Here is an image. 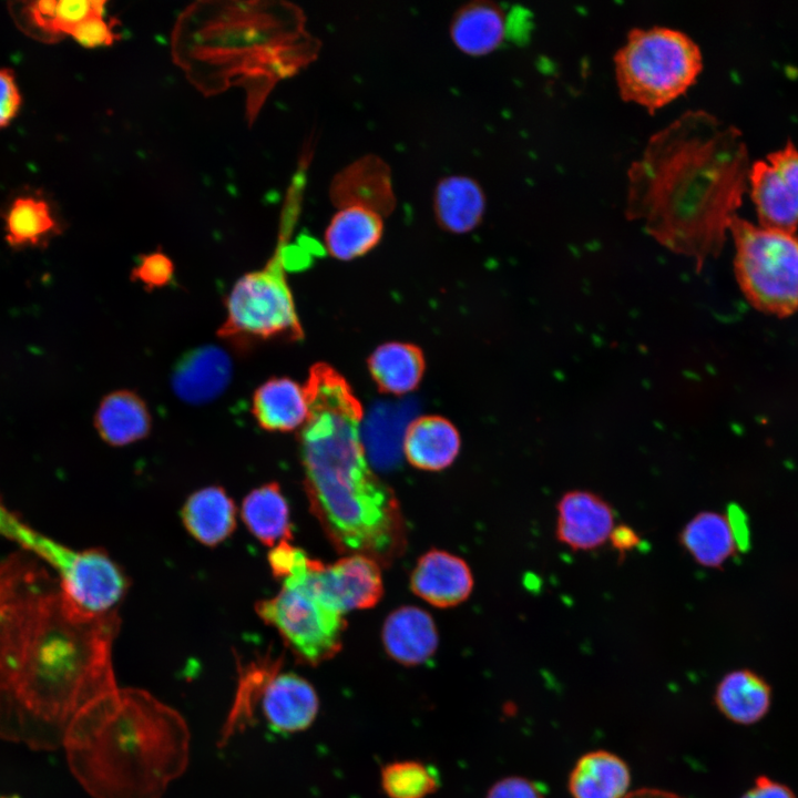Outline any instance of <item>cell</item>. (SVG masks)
Segmentation results:
<instances>
[{
  "label": "cell",
  "mask_w": 798,
  "mask_h": 798,
  "mask_svg": "<svg viewBox=\"0 0 798 798\" xmlns=\"http://www.w3.org/2000/svg\"><path fill=\"white\" fill-rule=\"evenodd\" d=\"M116 622L75 611L50 576L28 590L0 617V738L62 746L78 714L116 688Z\"/></svg>",
  "instance_id": "1"
},
{
  "label": "cell",
  "mask_w": 798,
  "mask_h": 798,
  "mask_svg": "<svg viewBox=\"0 0 798 798\" xmlns=\"http://www.w3.org/2000/svg\"><path fill=\"white\" fill-rule=\"evenodd\" d=\"M748 172L740 132L704 111H687L632 163L625 214L702 268L723 247Z\"/></svg>",
  "instance_id": "2"
},
{
  "label": "cell",
  "mask_w": 798,
  "mask_h": 798,
  "mask_svg": "<svg viewBox=\"0 0 798 798\" xmlns=\"http://www.w3.org/2000/svg\"><path fill=\"white\" fill-rule=\"evenodd\" d=\"M305 388L309 415L299 443L311 511L336 548L389 563L403 550V521L392 490L368 464L361 403L326 364L310 368Z\"/></svg>",
  "instance_id": "3"
},
{
  "label": "cell",
  "mask_w": 798,
  "mask_h": 798,
  "mask_svg": "<svg viewBox=\"0 0 798 798\" xmlns=\"http://www.w3.org/2000/svg\"><path fill=\"white\" fill-rule=\"evenodd\" d=\"M93 798H161L188 763L183 716L139 688H115L83 708L63 745Z\"/></svg>",
  "instance_id": "4"
},
{
  "label": "cell",
  "mask_w": 798,
  "mask_h": 798,
  "mask_svg": "<svg viewBox=\"0 0 798 798\" xmlns=\"http://www.w3.org/2000/svg\"><path fill=\"white\" fill-rule=\"evenodd\" d=\"M621 96L651 112L682 95L696 80L702 53L696 42L676 29L634 28L614 55Z\"/></svg>",
  "instance_id": "5"
},
{
  "label": "cell",
  "mask_w": 798,
  "mask_h": 798,
  "mask_svg": "<svg viewBox=\"0 0 798 798\" xmlns=\"http://www.w3.org/2000/svg\"><path fill=\"white\" fill-rule=\"evenodd\" d=\"M735 270L745 296L757 308L778 316L798 310V235L754 225L735 215Z\"/></svg>",
  "instance_id": "6"
},
{
  "label": "cell",
  "mask_w": 798,
  "mask_h": 798,
  "mask_svg": "<svg viewBox=\"0 0 798 798\" xmlns=\"http://www.w3.org/2000/svg\"><path fill=\"white\" fill-rule=\"evenodd\" d=\"M285 252L259 270L242 276L226 300V317L218 335L236 345L262 340L303 338L294 298L285 275Z\"/></svg>",
  "instance_id": "7"
},
{
  "label": "cell",
  "mask_w": 798,
  "mask_h": 798,
  "mask_svg": "<svg viewBox=\"0 0 798 798\" xmlns=\"http://www.w3.org/2000/svg\"><path fill=\"white\" fill-rule=\"evenodd\" d=\"M256 611L303 663L318 665L341 648L346 628L342 614L320 600L297 574L285 577L280 592L258 602Z\"/></svg>",
  "instance_id": "8"
},
{
  "label": "cell",
  "mask_w": 798,
  "mask_h": 798,
  "mask_svg": "<svg viewBox=\"0 0 798 798\" xmlns=\"http://www.w3.org/2000/svg\"><path fill=\"white\" fill-rule=\"evenodd\" d=\"M0 536L18 543L42 559L60 577L62 594L72 602L88 603L99 597L111 577L109 556L100 550L74 551L37 531L0 499Z\"/></svg>",
  "instance_id": "9"
},
{
  "label": "cell",
  "mask_w": 798,
  "mask_h": 798,
  "mask_svg": "<svg viewBox=\"0 0 798 798\" xmlns=\"http://www.w3.org/2000/svg\"><path fill=\"white\" fill-rule=\"evenodd\" d=\"M291 574L299 575L309 590L341 614L375 606L383 592L379 563L364 554L352 553L324 564L304 553Z\"/></svg>",
  "instance_id": "10"
},
{
  "label": "cell",
  "mask_w": 798,
  "mask_h": 798,
  "mask_svg": "<svg viewBox=\"0 0 798 798\" xmlns=\"http://www.w3.org/2000/svg\"><path fill=\"white\" fill-rule=\"evenodd\" d=\"M750 194L761 226L798 227V146L791 141L756 161L748 172Z\"/></svg>",
  "instance_id": "11"
},
{
  "label": "cell",
  "mask_w": 798,
  "mask_h": 798,
  "mask_svg": "<svg viewBox=\"0 0 798 798\" xmlns=\"http://www.w3.org/2000/svg\"><path fill=\"white\" fill-rule=\"evenodd\" d=\"M615 526L612 507L587 490L565 492L556 504V540L573 551H591L610 540Z\"/></svg>",
  "instance_id": "12"
},
{
  "label": "cell",
  "mask_w": 798,
  "mask_h": 798,
  "mask_svg": "<svg viewBox=\"0 0 798 798\" xmlns=\"http://www.w3.org/2000/svg\"><path fill=\"white\" fill-rule=\"evenodd\" d=\"M259 703L270 728L280 734L307 729L319 712L316 689L295 673L276 672L267 681Z\"/></svg>",
  "instance_id": "13"
},
{
  "label": "cell",
  "mask_w": 798,
  "mask_h": 798,
  "mask_svg": "<svg viewBox=\"0 0 798 798\" xmlns=\"http://www.w3.org/2000/svg\"><path fill=\"white\" fill-rule=\"evenodd\" d=\"M329 194L337 208L359 205L382 216L396 205L390 168L375 155L358 158L340 171L330 184Z\"/></svg>",
  "instance_id": "14"
},
{
  "label": "cell",
  "mask_w": 798,
  "mask_h": 798,
  "mask_svg": "<svg viewBox=\"0 0 798 798\" xmlns=\"http://www.w3.org/2000/svg\"><path fill=\"white\" fill-rule=\"evenodd\" d=\"M231 377L229 356L219 347L201 346L177 361L171 385L180 399L192 405H202L221 396Z\"/></svg>",
  "instance_id": "15"
},
{
  "label": "cell",
  "mask_w": 798,
  "mask_h": 798,
  "mask_svg": "<svg viewBox=\"0 0 798 798\" xmlns=\"http://www.w3.org/2000/svg\"><path fill=\"white\" fill-rule=\"evenodd\" d=\"M413 593L438 607H450L467 600L473 587L468 564L446 551L431 550L417 562L411 573Z\"/></svg>",
  "instance_id": "16"
},
{
  "label": "cell",
  "mask_w": 798,
  "mask_h": 798,
  "mask_svg": "<svg viewBox=\"0 0 798 798\" xmlns=\"http://www.w3.org/2000/svg\"><path fill=\"white\" fill-rule=\"evenodd\" d=\"M438 632L432 617L415 606L393 611L382 627V643L387 654L405 666L427 662L438 647Z\"/></svg>",
  "instance_id": "17"
},
{
  "label": "cell",
  "mask_w": 798,
  "mask_h": 798,
  "mask_svg": "<svg viewBox=\"0 0 798 798\" xmlns=\"http://www.w3.org/2000/svg\"><path fill=\"white\" fill-rule=\"evenodd\" d=\"M505 33V13L499 4L489 0L463 4L454 12L449 25L454 47L470 57L491 53L503 42Z\"/></svg>",
  "instance_id": "18"
},
{
  "label": "cell",
  "mask_w": 798,
  "mask_h": 798,
  "mask_svg": "<svg viewBox=\"0 0 798 798\" xmlns=\"http://www.w3.org/2000/svg\"><path fill=\"white\" fill-rule=\"evenodd\" d=\"M632 781L627 763L618 755L596 749L582 755L570 771L572 798H624Z\"/></svg>",
  "instance_id": "19"
},
{
  "label": "cell",
  "mask_w": 798,
  "mask_h": 798,
  "mask_svg": "<svg viewBox=\"0 0 798 798\" xmlns=\"http://www.w3.org/2000/svg\"><path fill=\"white\" fill-rule=\"evenodd\" d=\"M252 412L268 431H291L307 421L309 403L305 386L286 377L272 378L254 392Z\"/></svg>",
  "instance_id": "20"
},
{
  "label": "cell",
  "mask_w": 798,
  "mask_h": 798,
  "mask_svg": "<svg viewBox=\"0 0 798 798\" xmlns=\"http://www.w3.org/2000/svg\"><path fill=\"white\" fill-rule=\"evenodd\" d=\"M432 204L436 221L442 229L463 234L481 223L487 198L474 178L449 175L437 183Z\"/></svg>",
  "instance_id": "21"
},
{
  "label": "cell",
  "mask_w": 798,
  "mask_h": 798,
  "mask_svg": "<svg viewBox=\"0 0 798 798\" xmlns=\"http://www.w3.org/2000/svg\"><path fill=\"white\" fill-rule=\"evenodd\" d=\"M403 453L415 468L438 471L449 467L460 449L456 427L439 416H423L413 420L402 441Z\"/></svg>",
  "instance_id": "22"
},
{
  "label": "cell",
  "mask_w": 798,
  "mask_h": 798,
  "mask_svg": "<svg viewBox=\"0 0 798 798\" xmlns=\"http://www.w3.org/2000/svg\"><path fill=\"white\" fill-rule=\"evenodd\" d=\"M383 217L378 212L359 205L337 208L325 232L328 253L341 260L365 255L380 242Z\"/></svg>",
  "instance_id": "23"
},
{
  "label": "cell",
  "mask_w": 798,
  "mask_h": 798,
  "mask_svg": "<svg viewBox=\"0 0 798 798\" xmlns=\"http://www.w3.org/2000/svg\"><path fill=\"white\" fill-rule=\"evenodd\" d=\"M717 709L738 725H753L763 719L771 705V688L757 673L735 669L719 681L714 693Z\"/></svg>",
  "instance_id": "24"
},
{
  "label": "cell",
  "mask_w": 798,
  "mask_h": 798,
  "mask_svg": "<svg viewBox=\"0 0 798 798\" xmlns=\"http://www.w3.org/2000/svg\"><path fill=\"white\" fill-rule=\"evenodd\" d=\"M94 426L106 443L125 446L149 434L151 413L139 395L117 390L106 395L99 403Z\"/></svg>",
  "instance_id": "25"
},
{
  "label": "cell",
  "mask_w": 798,
  "mask_h": 798,
  "mask_svg": "<svg viewBox=\"0 0 798 798\" xmlns=\"http://www.w3.org/2000/svg\"><path fill=\"white\" fill-rule=\"evenodd\" d=\"M235 505L218 487H208L193 493L182 510L186 530L201 543L216 545L234 531Z\"/></svg>",
  "instance_id": "26"
},
{
  "label": "cell",
  "mask_w": 798,
  "mask_h": 798,
  "mask_svg": "<svg viewBox=\"0 0 798 798\" xmlns=\"http://www.w3.org/2000/svg\"><path fill=\"white\" fill-rule=\"evenodd\" d=\"M368 367L381 391L403 395L419 385L424 371V358L422 351L413 345L389 342L372 352Z\"/></svg>",
  "instance_id": "27"
},
{
  "label": "cell",
  "mask_w": 798,
  "mask_h": 798,
  "mask_svg": "<svg viewBox=\"0 0 798 798\" xmlns=\"http://www.w3.org/2000/svg\"><path fill=\"white\" fill-rule=\"evenodd\" d=\"M242 518L248 530L266 545L291 539L288 504L276 482L264 484L245 498Z\"/></svg>",
  "instance_id": "28"
},
{
  "label": "cell",
  "mask_w": 798,
  "mask_h": 798,
  "mask_svg": "<svg viewBox=\"0 0 798 798\" xmlns=\"http://www.w3.org/2000/svg\"><path fill=\"white\" fill-rule=\"evenodd\" d=\"M679 541L694 561L705 567L722 566L737 550L726 515L709 511L688 521Z\"/></svg>",
  "instance_id": "29"
},
{
  "label": "cell",
  "mask_w": 798,
  "mask_h": 798,
  "mask_svg": "<svg viewBox=\"0 0 798 798\" xmlns=\"http://www.w3.org/2000/svg\"><path fill=\"white\" fill-rule=\"evenodd\" d=\"M4 235L14 248L43 246L58 231L49 204L35 196H19L4 213Z\"/></svg>",
  "instance_id": "30"
},
{
  "label": "cell",
  "mask_w": 798,
  "mask_h": 798,
  "mask_svg": "<svg viewBox=\"0 0 798 798\" xmlns=\"http://www.w3.org/2000/svg\"><path fill=\"white\" fill-rule=\"evenodd\" d=\"M279 659L270 656L259 657L241 666L235 699L222 734L224 740L254 718V712L260 702L264 687L267 681L279 671Z\"/></svg>",
  "instance_id": "31"
},
{
  "label": "cell",
  "mask_w": 798,
  "mask_h": 798,
  "mask_svg": "<svg viewBox=\"0 0 798 798\" xmlns=\"http://www.w3.org/2000/svg\"><path fill=\"white\" fill-rule=\"evenodd\" d=\"M380 780L389 798H426L440 786V777L433 766L410 759L383 766Z\"/></svg>",
  "instance_id": "32"
},
{
  "label": "cell",
  "mask_w": 798,
  "mask_h": 798,
  "mask_svg": "<svg viewBox=\"0 0 798 798\" xmlns=\"http://www.w3.org/2000/svg\"><path fill=\"white\" fill-rule=\"evenodd\" d=\"M49 576L42 565L24 554L0 562V617L32 586Z\"/></svg>",
  "instance_id": "33"
},
{
  "label": "cell",
  "mask_w": 798,
  "mask_h": 798,
  "mask_svg": "<svg viewBox=\"0 0 798 798\" xmlns=\"http://www.w3.org/2000/svg\"><path fill=\"white\" fill-rule=\"evenodd\" d=\"M103 2L86 0H60L55 4L54 32L68 33L93 14L102 16Z\"/></svg>",
  "instance_id": "34"
},
{
  "label": "cell",
  "mask_w": 798,
  "mask_h": 798,
  "mask_svg": "<svg viewBox=\"0 0 798 798\" xmlns=\"http://www.w3.org/2000/svg\"><path fill=\"white\" fill-rule=\"evenodd\" d=\"M174 267L171 259L162 253L144 256L133 269L132 277L149 289L162 287L170 283Z\"/></svg>",
  "instance_id": "35"
},
{
  "label": "cell",
  "mask_w": 798,
  "mask_h": 798,
  "mask_svg": "<svg viewBox=\"0 0 798 798\" xmlns=\"http://www.w3.org/2000/svg\"><path fill=\"white\" fill-rule=\"evenodd\" d=\"M485 798H545V789L529 778L508 776L495 781Z\"/></svg>",
  "instance_id": "36"
},
{
  "label": "cell",
  "mask_w": 798,
  "mask_h": 798,
  "mask_svg": "<svg viewBox=\"0 0 798 798\" xmlns=\"http://www.w3.org/2000/svg\"><path fill=\"white\" fill-rule=\"evenodd\" d=\"M69 34L81 45L94 48L112 42L113 34L110 27L100 14H93L76 27Z\"/></svg>",
  "instance_id": "37"
},
{
  "label": "cell",
  "mask_w": 798,
  "mask_h": 798,
  "mask_svg": "<svg viewBox=\"0 0 798 798\" xmlns=\"http://www.w3.org/2000/svg\"><path fill=\"white\" fill-rule=\"evenodd\" d=\"M20 106L21 94L13 73L0 68V127L16 117Z\"/></svg>",
  "instance_id": "38"
},
{
  "label": "cell",
  "mask_w": 798,
  "mask_h": 798,
  "mask_svg": "<svg viewBox=\"0 0 798 798\" xmlns=\"http://www.w3.org/2000/svg\"><path fill=\"white\" fill-rule=\"evenodd\" d=\"M740 798H797V796L787 785L760 775Z\"/></svg>",
  "instance_id": "39"
},
{
  "label": "cell",
  "mask_w": 798,
  "mask_h": 798,
  "mask_svg": "<svg viewBox=\"0 0 798 798\" xmlns=\"http://www.w3.org/2000/svg\"><path fill=\"white\" fill-rule=\"evenodd\" d=\"M55 0H39L30 2L27 7V16L29 21L39 30L55 34L54 32V13Z\"/></svg>",
  "instance_id": "40"
},
{
  "label": "cell",
  "mask_w": 798,
  "mask_h": 798,
  "mask_svg": "<svg viewBox=\"0 0 798 798\" xmlns=\"http://www.w3.org/2000/svg\"><path fill=\"white\" fill-rule=\"evenodd\" d=\"M726 519L737 550L744 551L749 544V529L746 515L737 505L728 509Z\"/></svg>",
  "instance_id": "41"
},
{
  "label": "cell",
  "mask_w": 798,
  "mask_h": 798,
  "mask_svg": "<svg viewBox=\"0 0 798 798\" xmlns=\"http://www.w3.org/2000/svg\"><path fill=\"white\" fill-rule=\"evenodd\" d=\"M608 541L620 553H624L634 549L640 543V538L634 530L622 524L614 526Z\"/></svg>",
  "instance_id": "42"
},
{
  "label": "cell",
  "mask_w": 798,
  "mask_h": 798,
  "mask_svg": "<svg viewBox=\"0 0 798 798\" xmlns=\"http://www.w3.org/2000/svg\"><path fill=\"white\" fill-rule=\"evenodd\" d=\"M624 798H685L676 792L659 788H640L630 791Z\"/></svg>",
  "instance_id": "43"
}]
</instances>
